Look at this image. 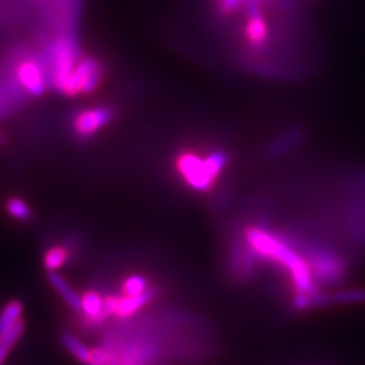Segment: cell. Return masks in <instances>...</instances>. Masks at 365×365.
Instances as JSON below:
<instances>
[{
  "label": "cell",
  "instance_id": "2",
  "mask_svg": "<svg viewBox=\"0 0 365 365\" xmlns=\"http://www.w3.org/2000/svg\"><path fill=\"white\" fill-rule=\"evenodd\" d=\"M226 163V153L220 150L205 158L194 153H182L178 160V170L188 185L197 191H206L217 180Z\"/></svg>",
  "mask_w": 365,
  "mask_h": 365
},
{
  "label": "cell",
  "instance_id": "16",
  "mask_svg": "<svg viewBox=\"0 0 365 365\" xmlns=\"http://www.w3.org/2000/svg\"><path fill=\"white\" fill-rule=\"evenodd\" d=\"M7 211L10 212V215H13L14 218L19 220V221H29L33 217V212L26 203L21 199H10L7 203Z\"/></svg>",
  "mask_w": 365,
  "mask_h": 365
},
{
  "label": "cell",
  "instance_id": "14",
  "mask_svg": "<svg viewBox=\"0 0 365 365\" xmlns=\"http://www.w3.org/2000/svg\"><path fill=\"white\" fill-rule=\"evenodd\" d=\"M66 260H68V250L63 247H54L46 252L43 257V264L49 272H56L66 264Z\"/></svg>",
  "mask_w": 365,
  "mask_h": 365
},
{
  "label": "cell",
  "instance_id": "17",
  "mask_svg": "<svg viewBox=\"0 0 365 365\" xmlns=\"http://www.w3.org/2000/svg\"><path fill=\"white\" fill-rule=\"evenodd\" d=\"M148 291V283L141 276H131L123 283V294L125 295H143Z\"/></svg>",
  "mask_w": 365,
  "mask_h": 365
},
{
  "label": "cell",
  "instance_id": "6",
  "mask_svg": "<svg viewBox=\"0 0 365 365\" xmlns=\"http://www.w3.org/2000/svg\"><path fill=\"white\" fill-rule=\"evenodd\" d=\"M115 117V111L111 107H96L78 114L73 128L80 137H90L102 128L107 126Z\"/></svg>",
  "mask_w": 365,
  "mask_h": 365
},
{
  "label": "cell",
  "instance_id": "18",
  "mask_svg": "<svg viewBox=\"0 0 365 365\" xmlns=\"http://www.w3.org/2000/svg\"><path fill=\"white\" fill-rule=\"evenodd\" d=\"M244 4H245V0H220L222 13H235L241 7L244 9Z\"/></svg>",
  "mask_w": 365,
  "mask_h": 365
},
{
  "label": "cell",
  "instance_id": "4",
  "mask_svg": "<svg viewBox=\"0 0 365 365\" xmlns=\"http://www.w3.org/2000/svg\"><path fill=\"white\" fill-rule=\"evenodd\" d=\"M103 75V66L96 58H83L76 64L69 78H66V83L60 88V92L66 96H75L80 92L90 93L99 87Z\"/></svg>",
  "mask_w": 365,
  "mask_h": 365
},
{
  "label": "cell",
  "instance_id": "19",
  "mask_svg": "<svg viewBox=\"0 0 365 365\" xmlns=\"http://www.w3.org/2000/svg\"><path fill=\"white\" fill-rule=\"evenodd\" d=\"M10 349H11V348H9L7 345H4V344L0 342V365L3 364V361L6 360V357H7V354L10 352Z\"/></svg>",
  "mask_w": 365,
  "mask_h": 365
},
{
  "label": "cell",
  "instance_id": "8",
  "mask_svg": "<svg viewBox=\"0 0 365 365\" xmlns=\"http://www.w3.org/2000/svg\"><path fill=\"white\" fill-rule=\"evenodd\" d=\"M152 299V292L146 291L143 295H125L122 298L113 297V314L120 318H128L133 314L137 313L143 309L145 304Z\"/></svg>",
  "mask_w": 365,
  "mask_h": 365
},
{
  "label": "cell",
  "instance_id": "11",
  "mask_svg": "<svg viewBox=\"0 0 365 365\" xmlns=\"http://www.w3.org/2000/svg\"><path fill=\"white\" fill-rule=\"evenodd\" d=\"M103 300L105 299L95 291L84 294V297L81 298V312L86 314L91 321L103 319L105 318Z\"/></svg>",
  "mask_w": 365,
  "mask_h": 365
},
{
  "label": "cell",
  "instance_id": "12",
  "mask_svg": "<svg viewBox=\"0 0 365 365\" xmlns=\"http://www.w3.org/2000/svg\"><path fill=\"white\" fill-rule=\"evenodd\" d=\"M21 314H22L21 302L18 300L10 302L0 315V334H3L9 329H11L18 321H21Z\"/></svg>",
  "mask_w": 365,
  "mask_h": 365
},
{
  "label": "cell",
  "instance_id": "9",
  "mask_svg": "<svg viewBox=\"0 0 365 365\" xmlns=\"http://www.w3.org/2000/svg\"><path fill=\"white\" fill-rule=\"evenodd\" d=\"M48 279L51 282L53 288L60 294V297L66 300V304L76 310V312H81V298L78 297V292L72 288V286L66 282V277H63L61 274L57 272H49Z\"/></svg>",
  "mask_w": 365,
  "mask_h": 365
},
{
  "label": "cell",
  "instance_id": "5",
  "mask_svg": "<svg viewBox=\"0 0 365 365\" xmlns=\"http://www.w3.org/2000/svg\"><path fill=\"white\" fill-rule=\"evenodd\" d=\"M310 268L314 276L324 283H333L339 280L345 272V265L337 255L327 250L314 252L310 260Z\"/></svg>",
  "mask_w": 365,
  "mask_h": 365
},
{
  "label": "cell",
  "instance_id": "7",
  "mask_svg": "<svg viewBox=\"0 0 365 365\" xmlns=\"http://www.w3.org/2000/svg\"><path fill=\"white\" fill-rule=\"evenodd\" d=\"M18 78L24 84V87L26 88L27 91L34 96H41L46 90L42 71L33 61H27V63L21 64V66L18 68Z\"/></svg>",
  "mask_w": 365,
  "mask_h": 365
},
{
  "label": "cell",
  "instance_id": "1",
  "mask_svg": "<svg viewBox=\"0 0 365 365\" xmlns=\"http://www.w3.org/2000/svg\"><path fill=\"white\" fill-rule=\"evenodd\" d=\"M245 240L249 247L257 255L265 259L276 261L277 264L288 269L298 292H317L310 264L286 245L280 238L274 237L269 232L260 227H248L245 230Z\"/></svg>",
  "mask_w": 365,
  "mask_h": 365
},
{
  "label": "cell",
  "instance_id": "15",
  "mask_svg": "<svg viewBox=\"0 0 365 365\" xmlns=\"http://www.w3.org/2000/svg\"><path fill=\"white\" fill-rule=\"evenodd\" d=\"M331 302L339 304L365 303V287L349 288V289L339 291L331 297Z\"/></svg>",
  "mask_w": 365,
  "mask_h": 365
},
{
  "label": "cell",
  "instance_id": "10",
  "mask_svg": "<svg viewBox=\"0 0 365 365\" xmlns=\"http://www.w3.org/2000/svg\"><path fill=\"white\" fill-rule=\"evenodd\" d=\"M268 26L264 16H257L248 19L247 25V38L253 49H262L268 42Z\"/></svg>",
  "mask_w": 365,
  "mask_h": 365
},
{
  "label": "cell",
  "instance_id": "20",
  "mask_svg": "<svg viewBox=\"0 0 365 365\" xmlns=\"http://www.w3.org/2000/svg\"><path fill=\"white\" fill-rule=\"evenodd\" d=\"M3 141V135H1V133H0V143Z\"/></svg>",
  "mask_w": 365,
  "mask_h": 365
},
{
  "label": "cell",
  "instance_id": "3",
  "mask_svg": "<svg viewBox=\"0 0 365 365\" xmlns=\"http://www.w3.org/2000/svg\"><path fill=\"white\" fill-rule=\"evenodd\" d=\"M53 84L60 91L72 73L78 58V42L72 31H66L54 41L52 49Z\"/></svg>",
  "mask_w": 365,
  "mask_h": 365
},
{
  "label": "cell",
  "instance_id": "13",
  "mask_svg": "<svg viewBox=\"0 0 365 365\" xmlns=\"http://www.w3.org/2000/svg\"><path fill=\"white\" fill-rule=\"evenodd\" d=\"M63 344H64L66 351L71 353L76 360L83 364L88 365L90 357H91V351L80 339L71 336V334H64Z\"/></svg>",
  "mask_w": 365,
  "mask_h": 365
}]
</instances>
